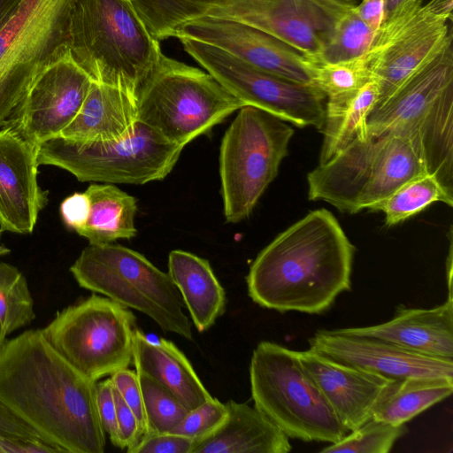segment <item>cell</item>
Segmentation results:
<instances>
[{"label": "cell", "mask_w": 453, "mask_h": 453, "mask_svg": "<svg viewBox=\"0 0 453 453\" xmlns=\"http://www.w3.org/2000/svg\"><path fill=\"white\" fill-rule=\"evenodd\" d=\"M0 401L57 452H104L96 381L73 366L42 329L0 346Z\"/></svg>", "instance_id": "1"}, {"label": "cell", "mask_w": 453, "mask_h": 453, "mask_svg": "<svg viewBox=\"0 0 453 453\" xmlns=\"http://www.w3.org/2000/svg\"><path fill=\"white\" fill-rule=\"evenodd\" d=\"M354 250L329 211H312L257 254L246 277L248 294L280 312L322 313L350 289Z\"/></svg>", "instance_id": "2"}, {"label": "cell", "mask_w": 453, "mask_h": 453, "mask_svg": "<svg viewBox=\"0 0 453 453\" xmlns=\"http://www.w3.org/2000/svg\"><path fill=\"white\" fill-rule=\"evenodd\" d=\"M428 173L417 129L397 127L356 140L307 175L309 200L354 214Z\"/></svg>", "instance_id": "3"}, {"label": "cell", "mask_w": 453, "mask_h": 453, "mask_svg": "<svg viewBox=\"0 0 453 453\" xmlns=\"http://www.w3.org/2000/svg\"><path fill=\"white\" fill-rule=\"evenodd\" d=\"M162 50L131 0H76L69 55L91 79L135 97Z\"/></svg>", "instance_id": "4"}, {"label": "cell", "mask_w": 453, "mask_h": 453, "mask_svg": "<svg viewBox=\"0 0 453 453\" xmlns=\"http://www.w3.org/2000/svg\"><path fill=\"white\" fill-rule=\"evenodd\" d=\"M135 102L139 122L183 147L244 106L205 70L163 52Z\"/></svg>", "instance_id": "5"}, {"label": "cell", "mask_w": 453, "mask_h": 453, "mask_svg": "<svg viewBox=\"0 0 453 453\" xmlns=\"http://www.w3.org/2000/svg\"><path fill=\"white\" fill-rule=\"evenodd\" d=\"M255 407L288 438L334 443L349 431L304 369L296 351L263 341L250 364Z\"/></svg>", "instance_id": "6"}, {"label": "cell", "mask_w": 453, "mask_h": 453, "mask_svg": "<svg viewBox=\"0 0 453 453\" xmlns=\"http://www.w3.org/2000/svg\"><path fill=\"white\" fill-rule=\"evenodd\" d=\"M70 272L80 287L147 315L165 333L193 340L177 288L142 254L119 244H89Z\"/></svg>", "instance_id": "7"}, {"label": "cell", "mask_w": 453, "mask_h": 453, "mask_svg": "<svg viewBox=\"0 0 453 453\" xmlns=\"http://www.w3.org/2000/svg\"><path fill=\"white\" fill-rule=\"evenodd\" d=\"M294 129L288 122L244 105L222 137L219 170L225 219L239 223L249 218L278 174Z\"/></svg>", "instance_id": "8"}, {"label": "cell", "mask_w": 453, "mask_h": 453, "mask_svg": "<svg viewBox=\"0 0 453 453\" xmlns=\"http://www.w3.org/2000/svg\"><path fill=\"white\" fill-rule=\"evenodd\" d=\"M183 148L138 121L132 134L116 142L52 137L38 145L37 161L64 169L82 182L142 185L165 178Z\"/></svg>", "instance_id": "9"}, {"label": "cell", "mask_w": 453, "mask_h": 453, "mask_svg": "<svg viewBox=\"0 0 453 453\" xmlns=\"http://www.w3.org/2000/svg\"><path fill=\"white\" fill-rule=\"evenodd\" d=\"M76 0H23L0 27V127L35 79L69 53Z\"/></svg>", "instance_id": "10"}, {"label": "cell", "mask_w": 453, "mask_h": 453, "mask_svg": "<svg viewBox=\"0 0 453 453\" xmlns=\"http://www.w3.org/2000/svg\"><path fill=\"white\" fill-rule=\"evenodd\" d=\"M135 328L129 308L93 294L58 311L42 331L73 366L97 381L128 368Z\"/></svg>", "instance_id": "11"}, {"label": "cell", "mask_w": 453, "mask_h": 453, "mask_svg": "<svg viewBox=\"0 0 453 453\" xmlns=\"http://www.w3.org/2000/svg\"><path fill=\"white\" fill-rule=\"evenodd\" d=\"M177 39L187 54L244 105L321 132L326 96L316 86L264 72L214 45L188 37Z\"/></svg>", "instance_id": "12"}, {"label": "cell", "mask_w": 453, "mask_h": 453, "mask_svg": "<svg viewBox=\"0 0 453 453\" xmlns=\"http://www.w3.org/2000/svg\"><path fill=\"white\" fill-rule=\"evenodd\" d=\"M451 21L421 0L384 20L365 55L372 77L379 85L373 109L453 40Z\"/></svg>", "instance_id": "13"}, {"label": "cell", "mask_w": 453, "mask_h": 453, "mask_svg": "<svg viewBox=\"0 0 453 453\" xmlns=\"http://www.w3.org/2000/svg\"><path fill=\"white\" fill-rule=\"evenodd\" d=\"M357 4V0H219L208 4L202 16L246 24L315 58L340 18Z\"/></svg>", "instance_id": "14"}, {"label": "cell", "mask_w": 453, "mask_h": 453, "mask_svg": "<svg viewBox=\"0 0 453 453\" xmlns=\"http://www.w3.org/2000/svg\"><path fill=\"white\" fill-rule=\"evenodd\" d=\"M92 82L68 53L35 79L4 127L36 146L58 136L79 112Z\"/></svg>", "instance_id": "15"}, {"label": "cell", "mask_w": 453, "mask_h": 453, "mask_svg": "<svg viewBox=\"0 0 453 453\" xmlns=\"http://www.w3.org/2000/svg\"><path fill=\"white\" fill-rule=\"evenodd\" d=\"M178 37L214 45L264 72L313 85L308 57L276 37L246 24L202 16L179 27L174 34V38Z\"/></svg>", "instance_id": "16"}, {"label": "cell", "mask_w": 453, "mask_h": 453, "mask_svg": "<svg viewBox=\"0 0 453 453\" xmlns=\"http://www.w3.org/2000/svg\"><path fill=\"white\" fill-rule=\"evenodd\" d=\"M310 349L337 362L400 380L453 378V359L434 357L382 339L321 329L309 339Z\"/></svg>", "instance_id": "17"}, {"label": "cell", "mask_w": 453, "mask_h": 453, "mask_svg": "<svg viewBox=\"0 0 453 453\" xmlns=\"http://www.w3.org/2000/svg\"><path fill=\"white\" fill-rule=\"evenodd\" d=\"M37 147L13 129L0 130V231L31 234L48 191L38 184Z\"/></svg>", "instance_id": "18"}, {"label": "cell", "mask_w": 453, "mask_h": 453, "mask_svg": "<svg viewBox=\"0 0 453 453\" xmlns=\"http://www.w3.org/2000/svg\"><path fill=\"white\" fill-rule=\"evenodd\" d=\"M299 361L350 432L372 418L393 379L329 358L314 350L296 351Z\"/></svg>", "instance_id": "19"}, {"label": "cell", "mask_w": 453, "mask_h": 453, "mask_svg": "<svg viewBox=\"0 0 453 453\" xmlns=\"http://www.w3.org/2000/svg\"><path fill=\"white\" fill-rule=\"evenodd\" d=\"M452 41L412 73L367 119L368 136L396 127L413 128L441 94L453 85Z\"/></svg>", "instance_id": "20"}, {"label": "cell", "mask_w": 453, "mask_h": 453, "mask_svg": "<svg viewBox=\"0 0 453 453\" xmlns=\"http://www.w3.org/2000/svg\"><path fill=\"white\" fill-rule=\"evenodd\" d=\"M334 330L343 334L375 337L423 355L453 359L452 295L444 303L432 309L400 305L394 317L382 324Z\"/></svg>", "instance_id": "21"}, {"label": "cell", "mask_w": 453, "mask_h": 453, "mask_svg": "<svg viewBox=\"0 0 453 453\" xmlns=\"http://www.w3.org/2000/svg\"><path fill=\"white\" fill-rule=\"evenodd\" d=\"M137 122L134 96L92 82L79 112L58 136L80 142H116L132 134Z\"/></svg>", "instance_id": "22"}, {"label": "cell", "mask_w": 453, "mask_h": 453, "mask_svg": "<svg viewBox=\"0 0 453 453\" xmlns=\"http://www.w3.org/2000/svg\"><path fill=\"white\" fill-rule=\"evenodd\" d=\"M133 363L137 372L161 384L188 411L212 397L174 343L164 338L150 342L137 327L133 338Z\"/></svg>", "instance_id": "23"}, {"label": "cell", "mask_w": 453, "mask_h": 453, "mask_svg": "<svg viewBox=\"0 0 453 453\" xmlns=\"http://www.w3.org/2000/svg\"><path fill=\"white\" fill-rule=\"evenodd\" d=\"M228 418L193 453H288L287 434L256 407L229 400Z\"/></svg>", "instance_id": "24"}, {"label": "cell", "mask_w": 453, "mask_h": 453, "mask_svg": "<svg viewBox=\"0 0 453 453\" xmlns=\"http://www.w3.org/2000/svg\"><path fill=\"white\" fill-rule=\"evenodd\" d=\"M170 278L180 294L196 328L204 332L224 314L226 293L208 260L174 250L168 256Z\"/></svg>", "instance_id": "25"}, {"label": "cell", "mask_w": 453, "mask_h": 453, "mask_svg": "<svg viewBox=\"0 0 453 453\" xmlns=\"http://www.w3.org/2000/svg\"><path fill=\"white\" fill-rule=\"evenodd\" d=\"M378 97L379 85L372 78L354 91L326 98L319 164L353 141L368 138L367 119Z\"/></svg>", "instance_id": "26"}, {"label": "cell", "mask_w": 453, "mask_h": 453, "mask_svg": "<svg viewBox=\"0 0 453 453\" xmlns=\"http://www.w3.org/2000/svg\"><path fill=\"white\" fill-rule=\"evenodd\" d=\"M85 192L90 211L87 223L77 234L89 244L129 240L137 234L134 218L138 207L134 196L109 183H91Z\"/></svg>", "instance_id": "27"}, {"label": "cell", "mask_w": 453, "mask_h": 453, "mask_svg": "<svg viewBox=\"0 0 453 453\" xmlns=\"http://www.w3.org/2000/svg\"><path fill=\"white\" fill-rule=\"evenodd\" d=\"M453 391V378L409 377L393 380L372 412V418L403 425Z\"/></svg>", "instance_id": "28"}, {"label": "cell", "mask_w": 453, "mask_h": 453, "mask_svg": "<svg viewBox=\"0 0 453 453\" xmlns=\"http://www.w3.org/2000/svg\"><path fill=\"white\" fill-rule=\"evenodd\" d=\"M428 173L453 195V85L416 124Z\"/></svg>", "instance_id": "29"}, {"label": "cell", "mask_w": 453, "mask_h": 453, "mask_svg": "<svg viewBox=\"0 0 453 453\" xmlns=\"http://www.w3.org/2000/svg\"><path fill=\"white\" fill-rule=\"evenodd\" d=\"M436 202L452 207L453 195L441 186L434 174L424 173L406 181L389 196L372 204L368 210L382 211L385 224L391 226L400 224Z\"/></svg>", "instance_id": "30"}, {"label": "cell", "mask_w": 453, "mask_h": 453, "mask_svg": "<svg viewBox=\"0 0 453 453\" xmlns=\"http://www.w3.org/2000/svg\"><path fill=\"white\" fill-rule=\"evenodd\" d=\"M219 0H131L150 35L158 42L174 37L187 21L203 15L204 8Z\"/></svg>", "instance_id": "31"}, {"label": "cell", "mask_w": 453, "mask_h": 453, "mask_svg": "<svg viewBox=\"0 0 453 453\" xmlns=\"http://www.w3.org/2000/svg\"><path fill=\"white\" fill-rule=\"evenodd\" d=\"M35 319L34 300L25 275L0 262V327L7 336Z\"/></svg>", "instance_id": "32"}, {"label": "cell", "mask_w": 453, "mask_h": 453, "mask_svg": "<svg viewBox=\"0 0 453 453\" xmlns=\"http://www.w3.org/2000/svg\"><path fill=\"white\" fill-rule=\"evenodd\" d=\"M375 32L351 8L340 18L321 52L311 59L322 63H336L360 58L369 50Z\"/></svg>", "instance_id": "33"}, {"label": "cell", "mask_w": 453, "mask_h": 453, "mask_svg": "<svg viewBox=\"0 0 453 453\" xmlns=\"http://www.w3.org/2000/svg\"><path fill=\"white\" fill-rule=\"evenodd\" d=\"M137 376L146 416L144 435L172 433L183 420L188 409L153 379L141 372H137Z\"/></svg>", "instance_id": "34"}, {"label": "cell", "mask_w": 453, "mask_h": 453, "mask_svg": "<svg viewBox=\"0 0 453 453\" xmlns=\"http://www.w3.org/2000/svg\"><path fill=\"white\" fill-rule=\"evenodd\" d=\"M310 60L312 83L326 98L354 91L372 79L365 55L336 63Z\"/></svg>", "instance_id": "35"}, {"label": "cell", "mask_w": 453, "mask_h": 453, "mask_svg": "<svg viewBox=\"0 0 453 453\" xmlns=\"http://www.w3.org/2000/svg\"><path fill=\"white\" fill-rule=\"evenodd\" d=\"M405 432L404 424L395 426L371 418L320 452L388 453Z\"/></svg>", "instance_id": "36"}, {"label": "cell", "mask_w": 453, "mask_h": 453, "mask_svg": "<svg viewBox=\"0 0 453 453\" xmlns=\"http://www.w3.org/2000/svg\"><path fill=\"white\" fill-rule=\"evenodd\" d=\"M227 418L226 404L211 397L195 409L188 411L183 420L171 434L188 437L197 444L216 433Z\"/></svg>", "instance_id": "37"}, {"label": "cell", "mask_w": 453, "mask_h": 453, "mask_svg": "<svg viewBox=\"0 0 453 453\" xmlns=\"http://www.w3.org/2000/svg\"><path fill=\"white\" fill-rule=\"evenodd\" d=\"M113 386L135 415L139 438L146 433V416L136 371L120 369L111 375ZM140 441V440H139Z\"/></svg>", "instance_id": "38"}, {"label": "cell", "mask_w": 453, "mask_h": 453, "mask_svg": "<svg viewBox=\"0 0 453 453\" xmlns=\"http://www.w3.org/2000/svg\"><path fill=\"white\" fill-rule=\"evenodd\" d=\"M196 442L175 434H145L128 453H193Z\"/></svg>", "instance_id": "39"}, {"label": "cell", "mask_w": 453, "mask_h": 453, "mask_svg": "<svg viewBox=\"0 0 453 453\" xmlns=\"http://www.w3.org/2000/svg\"><path fill=\"white\" fill-rule=\"evenodd\" d=\"M96 406L101 426L113 446L119 448L114 387L111 378L96 382Z\"/></svg>", "instance_id": "40"}, {"label": "cell", "mask_w": 453, "mask_h": 453, "mask_svg": "<svg viewBox=\"0 0 453 453\" xmlns=\"http://www.w3.org/2000/svg\"><path fill=\"white\" fill-rule=\"evenodd\" d=\"M114 399L119 428V448L129 452L140 440L137 420L133 411L126 403L115 387Z\"/></svg>", "instance_id": "41"}, {"label": "cell", "mask_w": 453, "mask_h": 453, "mask_svg": "<svg viewBox=\"0 0 453 453\" xmlns=\"http://www.w3.org/2000/svg\"><path fill=\"white\" fill-rule=\"evenodd\" d=\"M0 436L15 441H25L48 445L35 429L9 410L1 401Z\"/></svg>", "instance_id": "42"}, {"label": "cell", "mask_w": 453, "mask_h": 453, "mask_svg": "<svg viewBox=\"0 0 453 453\" xmlns=\"http://www.w3.org/2000/svg\"><path fill=\"white\" fill-rule=\"evenodd\" d=\"M59 211L65 225L78 233L88 221L89 198L85 191L75 192L62 201Z\"/></svg>", "instance_id": "43"}, {"label": "cell", "mask_w": 453, "mask_h": 453, "mask_svg": "<svg viewBox=\"0 0 453 453\" xmlns=\"http://www.w3.org/2000/svg\"><path fill=\"white\" fill-rule=\"evenodd\" d=\"M353 10L373 31H377L385 20V0H361Z\"/></svg>", "instance_id": "44"}, {"label": "cell", "mask_w": 453, "mask_h": 453, "mask_svg": "<svg viewBox=\"0 0 453 453\" xmlns=\"http://www.w3.org/2000/svg\"><path fill=\"white\" fill-rule=\"evenodd\" d=\"M56 452L51 447L36 442L15 441L0 436V453Z\"/></svg>", "instance_id": "45"}, {"label": "cell", "mask_w": 453, "mask_h": 453, "mask_svg": "<svg viewBox=\"0 0 453 453\" xmlns=\"http://www.w3.org/2000/svg\"><path fill=\"white\" fill-rule=\"evenodd\" d=\"M23 0H0V27L17 11Z\"/></svg>", "instance_id": "46"}, {"label": "cell", "mask_w": 453, "mask_h": 453, "mask_svg": "<svg viewBox=\"0 0 453 453\" xmlns=\"http://www.w3.org/2000/svg\"><path fill=\"white\" fill-rule=\"evenodd\" d=\"M418 0H385V19Z\"/></svg>", "instance_id": "47"}, {"label": "cell", "mask_w": 453, "mask_h": 453, "mask_svg": "<svg viewBox=\"0 0 453 453\" xmlns=\"http://www.w3.org/2000/svg\"><path fill=\"white\" fill-rule=\"evenodd\" d=\"M0 239H1V231H0ZM9 253H10V250L7 247H5L4 245H2L0 243V257L4 256Z\"/></svg>", "instance_id": "48"}, {"label": "cell", "mask_w": 453, "mask_h": 453, "mask_svg": "<svg viewBox=\"0 0 453 453\" xmlns=\"http://www.w3.org/2000/svg\"><path fill=\"white\" fill-rule=\"evenodd\" d=\"M6 335L4 334L0 327V346L3 344V342L5 341Z\"/></svg>", "instance_id": "49"}]
</instances>
